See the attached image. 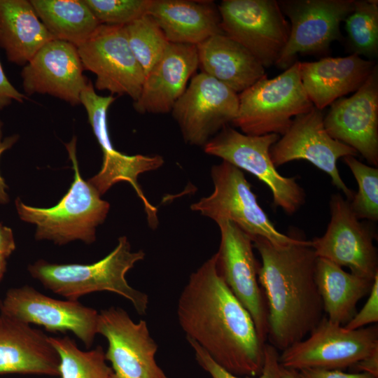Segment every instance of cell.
<instances>
[{"label":"cell","instance_id":"ffe728a7","mask_svg":"<svg viewBox=\"0 0 378 378\" xmlns=\"http://www.w3.org/2000/svg\"><path fill=\"white\" fill-rule=\"evenodd\" d=\"M199 67L196 46L172 43L146 75L140 95L134 102L140 113L171 112Z\"/></svg>","mask_w":378,"mask_h":378},{"label":"cell","instance_id":"e575fe53","mask_svg":"<svg viewBox=\"0 0 378 378\" xmlns=\"http://www.w3.org/2000/svg\"><path fill=\"white\" fill-rule=\"evenodd\" d=\"M378 321V275L374 279L369 297L363 308L344 326L348 330H356Z\"/></svg>","mask_w":378,"mask_h":378},{"label":"cell","instance_id":"8fae6325","mask_svg":"<svg viewBox=\"0 0 378 378\" xmlns=\"http://www.w3.org/2000/svg\"><path fill=\"white\" fill-rule=\"evenodd\" d=\"M77 48L84 70L96 76L97 90L138 99L145 75L130 49L124 25L101 24Z\"/></svg>","mask_w":378,"mask_h":378},{"label":"cell","instance_id":"9c48e42d","mask_svg":"<svg viewBox=\"0 0 378 378\" xmlns=\"http://www.w3.org/2000/svg\"><path fill=\"white\" fill-rule=\"evenodd\" d=\"M218 8L223 33L264 67L275 65L290 34V23L278 1L223 0Z\"/></svg>","mask_w":378,"mask_h":378},{"label":"cell","instance_id":"484cf974","mask_svg":"<svg viewBox=\"0 0 378 378\" xmlns=\"http://www.w3.org/2000/svg\"><path fill=\"white\" fill-rule=\"evenodd\" d=\"M315 276L327 318L343 326L355 314L358 302L370 293L374 281L321 258H317Z\"/></svg>","mask_w":378,"mask_h":378},{"label":"cell","instance_id":"5b68a950","mask_svg":"<svg viewBox=\"0 0 378 378\" xmlns=\"http://www.w3.org/2000/svg\"><path fill=\"white\" fill-rule=\"evenodd\" d=\"M300 62L275 78L265 74L238 94L237 114L232 124L251 136L283 135L298 115L310 111L314 105L302 86Z\"/></svg>","mask_w":378,"mask_h":378},{"label":"cell","instance_id":"836d02e7","mask_svg":"<svg viewBox=\"0 0 378 378\" xmlns=\"http://www.w3.org/2000/svg\"><path fill=\"white\" fill-rule=\"evenodd\" d=\"M186 339L195 353L197 362L211 378H281L279 353L270 344L265 345L264 365L261 374L256 377H243L234 375L220 367L198 344L190 339Z\"/></svg>","mask_w":378,"mask_h":378},{"label":"cell","instance_id":"ba28073f","mask_svg":"<svg viewBox=\"0 0 378 378\" xmlns=\"http://www.w3.org/2000/svg\"><path fill=\"white\" fill-rule=\"evenodd\" d=\"M378 351L377 325L348 330L323 317L309 336L279 354L286 368L342 370Z\"/></svg>","mask_w":378,"mask_h":378},{"label":"cell","instance_id":"83f0119b","mask_svg":"<svg viewBox=\"0 0 378 378\" xmlns=\"http://www.w3.org/2000/svg\"><path fill=\"white\" fill-rule=\"evenodd\" d=\"M49 341L59 358V375L61 378H111L113 370L106 360L101 346L84 351L67 336L49 337Z\"/></svg>","mask_w":378,"mask_h":378},{"label":"cell","instance_id":"cb8c5ba5","mask_svg":"<svg viewBox=\"0 0 378 378\" xmlns=\"http://www.w3.org/2000/svg\"><path fill=\"white\" fill-rule=\"evenodd\" d=\"M196 46L202 72L237 94L265 75L260 62L243 46L224 34L213 35Z\"/></svg>","mask_w":378,"mask_h":378},{"label":"cell","instance_id":"9a60e30c","mask_svg":"<svg viewBox=\"0 0 378 378\" xmlns=\"http://www.w3.org/2000/svg\"><path fill=\"white\" fill-rule=\"evenodd\" d=\"M97 333L108 342L111 378H169L155 360L158 344L146 321L135 323L123 309L111 307L99 313Z\"/></svg>","mask_w":378,"mask_h":378},{"label":"cell","instance_id":"d6a6232c","mask_svg":"<svg viewBox=\"0 0 378 378\" xmlns=\"http://www.w3.org/2000/svg\"><path fill=\"white\" fill-rule=\"evenodd\" d=\"M115 100V97L113 95L97 94L90 80H88L80 95V104L85 108L89 122L101 148L112 144L107 127V111Z\"/></svg>","mask_w":378,"mask_h":378},{"label":"cell","instance_id":"52a82bcc","mask_svg":"<svg viewBox=\"0 0 378 378\" xmlns=\"http://www.w3.org/2000/svg\"><path fill=\"white\" fill-rule=\"evenodd\" d=\"M279 135L251 136L230 125L223 127L204 146V152L245 170L270 189L273 204L287 214L297 212L305 202V192L296 177H285L276 169L270 156L271 147Z\"/></svg>","mask_w":378,"mask_h":378},{"label":"cell","instance_id":"6da1fadb","mask_svg":"<svg viewBox=\"0 0 378 378\" xmlns=\"http://www.w3.org/2000/svg\"><path fill=\"white\" fill-rule=\"evenodd\" d=\"M176 314L186 338L198 344L220 367L239 377L261 374L266 343L220 275L215 254L190 275Z\"/></svg>","mask_w":378,"mask_h":378},{"label":"cell","instance_id":"ac0fdd59","mask_svg":"<svg viewBox=\"0 0 378 378\" xmlns=\"http://www.w3.org/2000/svg\"><path fill=\"white\" fill-rule=\"evenodd\" d=\"M324 127L333 139L353 148L372 166L378 165V68L349 97L330 105Z\"/></svg>","mask_w":378,"mask_h":378},{"label":"cell","instance_id":"4dcf8cb0","mask_svg":"<svg viewBox=\"0 0 378 378\" xmlns=\"http://www.w3.org/2000/svg\"><path fill=\"white\" fill-rule=\"evenodd\" d=\"M344 161L350 169L358 184L349 204L358 219L378 220V169L368 166L354 156H346Z\"/></svg>","mask_w":378,"mask_h":378},{"label":"cell","instance_id":"277c9868","mask_svg":"<svg viewBox=\"0 0 378 378\" xmlns=\"http://www.w3.org/2000/svg\"><path fill=\"white\" fill-rule=\"evenodd\" d=\"M75 139L66 145L73 164L74 178L67 192L54 206L34 207L20 198L15 206L20 218L36 225L37 240H52L59 245L74 240L87 244L94 241L96 227L106 219L110 204L80 176L76 157Z\"/></svg>","mask_w":378,"mask_h":378},{"label":"cell","instance_id":"e0dca14e","mask_svg":"<svg viewBox=\"0 0 378 378\" xmlns=\"http://www.w3.org/2000/svg\"><path fill=\"white\" fill-rule=\"evenodd\" d=\"M0 309L1 314L50 332L71 331L88 348L97 333L99 313L94 309L78 301L50 298L29 286L8 290Z\"/></svg>","mask_w":378,"mask_h":378},{"label":"cell","instance_id":"603a6c76","mask_svg":"<svg viewBox=\"0 0 378 378\" xmlns=\"http://www.w3.org/2000/svg\"><path fill=\"white\" fill-rule=\"evenodd\" d=\"M148 14L172 43L197 46L223 34L218 5L206 0H152Z\"/></svg>","mask_w":378,"mask_h":378},{"label":"cell","instance_id":"3957f363","mask_svg":"<svg viewBox=\"0 0 378 378\" xmlns=\"http://www.w3.org/2000/svg\"><path fill=\"white\" fill-rule=\"evenodd\" d=\"M145 258L143 251H132L125 236L103 259L92 264H52L43 260L29 266L30 274L52 292L77 301L86 294L108 291L128 300L139 315L146 313L148 296L132 288L127 281V272Z\"/></svg>","mask_w":378,"mask_h":378},{"label":"cell","instance_id":"30bf717a","mask_svg":"<svg viewBox=\"0 0 378 378\" xmlns=\"http://www.w3.org/2000/svg\"><path fill=\"white\" fill-rule=\"evenodd\" d=\"M239 107L238 94L203 72L195 74L171 112L185 142L203 146L232 123Z\"/></svg>","mask_w":378,"mask_h":378},{"label":"cell","instance_id":"d590c367","mask_svg":"<svg viewBox=\"0 0 378 378\" xmlns=\"http://www.w3.org/2000/svg\"><path fill=\"white\" fill-rule=\"evenodd\" d=\"M298 372L301 378H376L368 372L346 373L341 370L304 368Z\"/></svg>","mask_w":378,"mask_h":378},{"label":"cell","instance_id":"d6986e66","mask_svg":"<svg viewBox=\"0 0 378 378\" xmlns=\"http://www.w3.org/2000/svg\"><path fill=\"white\" fill-rule=\"evenodd\" d=\"M83 71L77 47L52 39L23 66V90L27 95L47 94L78 105L88 82Z\"/></svg>","mask_w":378,"mask_h":378},{"label":"cell","instance_id":"2e32d148","mask_svg":"<svg viewBox=\"0 0 378 378\" xmlns=\"http://www.w3.org/2000/svg\"><path fill=\"white\" fill-rule=\"evenodd\" d=\"M220 242L216 255L218 271L250 314L261 341L267 339V307L258 279L259 263L249 235L230 221L217 223Z\"/></svg>","mask_w":378,"mask_h":378},{"label":"cell","instance_id":"1f68e13d","mask_svg":"<svg viewBox=\"0 0 378 378\" xmlns=\"http://www.w3.org/2000/svg\"><path fill=\"white\" fill-rule=\"evenodd\" d=\"M100 24L125 25L148 14L152 0H83Z\"/></svg>","mask_w":378,"mask_h":378},{"label":"cell","instance_id":"b9f144b4","mask_svg":"<svg viewBox=\"0 0 378 378\" xmlns=\"http://www.w3.org/2000/svg\"><path fill=\"white\" fill-rule=\"evenodd\" d=\"M6 261L5 258H0V279L6 271Z\"/></svg>","mask_w":378,"mask_h":378},{"label":"cell","instance_id":"44dd1931","mask_svg":"<svg viewBox=\"0 0 378 378\" xmlns=\"http://www.w3.org/2000/svg\"><path fill=\"white\" fill-rule=\"evenodd\" d=\"M59 356L49 337L29 324L0 315V374L59 375Z\"/></svg>","mask_w":378,"mask_h":378},{"label":"cell","instance_id":"f546056e","mask_svg":"<svg viewBox=\"0 0 378 378\" xmlns=\"http://www.w3.org/2000/svg\"><path fill=\"white\" fill-rule=\"evenodd\" d=\"M354 53L374 57L378 53V1L355 0L344 20Z\"/></svg>","mask_w":378,"mask_h":378},{"label":"cell","instance_id":"7c38bea8","mask_svg":"<svg viewBox=\"0 0 378 378\" xmlns=\"http://www.w3.org/2000/svg\"><path fill=\"white\" fill-rule=\"evenodd\" d=\"M324 116L314 106L308 112L295 116L288 130L270 148L274 166L294 160H307L326 172L332 183L350 201L354 194L344 183L337 169L341 158L356 156L353 148L337 141L326 131Z\"/></svg>","mask_w":378,"mask_h":378},{"label":"cell","instance_id":"5bb4252c","mask_svg":"<svg viewBox=\"0 0 378 378\" xmlns=\"http://www.w3.org/2000/svg\"><path fill=\"white\" fill-rule=\"evenodd\" d=\"M330 212L324 234L311 240L316 257L374 280L378 275V256L372 232L354 214L349 201L339 193L330 197Z\"/></svg>","mask_w":378,"mask_h":378},{"label":"cell","instance_id":"4316f807","mask_svg":"<svg viewBox=\"0 0 378 378\" xmlns=\"http://www.w3.org/2000/svg\"><path fill=\"white\" fill-rule=\"evenodd\" d=\"M52 38L78 47L101 24L83 0H31Z\"/></svg>","mask_w":378,"mask_h":378},{"label":"cell","instance_id":"d4e9b609","mask_svg":"<svg viewBox=\"0 0 378 378\" xmlns=\"http://www.w3.org/2000/svg\"><path fill=\"white\" fill-rule=\"evenodd\" d=\"M52 39L30 1L0 0V47L9 62L24 66Z\"/></svg>","mask_w":378,"mask_h":378},{"label":"cell","instance_id":"60d3db41","mask_svg":"<svg viewBox=\"0 0 378 378\" xmlns=\"http://www.w3.org/2000/svg\"><path fill=\"white\" fill-rule=\"evenodd\" d=\"M280 372L281 378H301L298 370L294 369L286 368L281 365Z\"/></svg>","mask_w":378,"mask_h":378},{"label":"cell","instance_id":"8992f818","mask_svg":"<svg viewBox=\"0 0 378 378\" xmlns=\"http://www.w3.org/2000/svg\"><path fill=\"white\" fill-rule=\"evenodd\" d=\"M214 191L190 206L216 223L230 221L251 237H262L275 245L293 242L297 237L276 230L258 202L251 186L240 169L223 160L211 169Z\"/></svg>","mask_w":378,"mask_h":378},{"label":"cell","instance_id":"7402d4cb","mask_svg":"<svg viewBox=\"0 0 378 378\" xmlns=\"http://www.w3.org/2000/svg\"><path fill=\"white\" fill-rule=\"evenodd\" d=\"M375 63L355 53L300 62L304 91L315 108L322 111L335 101L355 92L372 73Z\"/></svg>","mask_w":378,"mask_h":378},{"label":"cell","instance_id":"f1b7e54d","mask_svg":"<svg viewBox=\"0 0 378 378\" xmlns=\"http://www.w3.org/2000/svg\"><path fill=\"white\" fill-rule=\"evenodd\" d=\"M124 27L130 49L146 76L170 43L157 21L149 14Z\"/></svg>","mask_w":378,"mask_h":378},{"label":"cell","instance_id":"74e56055","mask_svg":"<svg viewBox=\"0 0 378 378\" xmlns=\"http://www.w3.org/2000/svg\"><path fill=\"white\" fill-rule=\"evenodd\" d=\"M2 127L3 123L0 120V155L3 152L11 148L18 139V135H13L2 139ZM7 188L4 179L0 175V204H6L9 201V197L6 191Z\"/></svg>","mask_w":378,"mask_h":378},{"label":"cell","instance_id":"ab89813d","mask_svg":"<svg viewBox=\"0 0 378 378\" xmlns=\"http://www.w3.org/2000/svg\"><path fill=\"white\" fill-rule=\"evenodd\" d=\"M353 368L357 372H368L378 377V351L373 353L369 356L357 362L352 365Z\"/></svg>","mask_w":378,"mask_h":378},{"label":"cell","instance_id":"8d00e7d4","mask_svg":"<svg viewBox=\"0 0 378 378\" xmlns=\"http://www.w3.org/2000/svg\"><path fill=\"white\" fill-rule=\"evenodd\" d=\"M27 98L8 79L0 62V110L10 105L13 102L23 103Z\"/></svg>","mask_w":378,"mask_h":378},{"label":"cell","instance_id":"4fadbf2b","mask_svg":"<svg viewBox=\"0 0 378 378\" xmlns=\"http://www.w3.org/2000/svg\"><path fill=\"white\" fill-rule=\"evenodd\" d=\"M355 0H281L279 7L290 22L288 41L275 65L286 69L298 54L320 53L341 38L340 24Z\"/></svg>","mask_w":378,"mask_h":378},{"label":"cell","instance_id":"7a4b0ae2","mask_svg":"<svg viewBox=\"0 0 378 378\" xmlns=\"http://www.w3.org/2000/svg\"><path fill=\"white\" fill-rule=\"evenodd\" d=\"M262 262L258 279L267 307V338L277 350L304 339L323 318L316 282L317 257L311 241L300 237L278 246L256 237Z\"/></svg>","mask_w":378,"mask_h":378},{"label":"cell","instance_id":"f35d334b","mask_svg":"<svg viewBox=\"0 0 378 378\" xmlns=\"http://www.w3.org/2000/svg\"><path fill=\"white\" fill-rule=\"evenodd\" d=\"M12 230L0 223V258L6 259L15 250Z\"/></svg>","mask_w":378,"mask_h":378}]
</instances>
